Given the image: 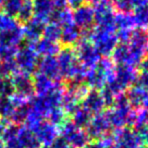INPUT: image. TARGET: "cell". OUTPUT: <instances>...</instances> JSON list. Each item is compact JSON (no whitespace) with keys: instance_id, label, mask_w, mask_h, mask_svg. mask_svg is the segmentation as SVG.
<instances>
[{"instance_id":"1","label":"cell","mask_w":148,"mask_h":148,"mask_svg":"<svg viewBox=\"0 0 148 148\" xmlns=\"http://www.w3.org/2000/svg\"><path fill=\"white\" fill-rule=\"evenodd\" d=\"M112 128L121 129L127 125L134 124L136 118V112L128 101V98L124 94H120L115 98L112 108L105 112Z\"/></svg>"},{"instance_id":"2","label":"cell","mask_w":148,"mask_h":148,"mask_svg":"<svg viewBox=\"0 0 148 148\" xmlns=\"http://www.w3.org/2000/svg\"><path fill=\"white\" fill-rule=\"evenodd\" d=\"M89 40L92 42L97 51L105 58L112 55L119 43L115 28H106L96 26L89 32Z\"/></svg>"},{"instance_id":"3","label":"cell","mask_w":148,"mask_h":148,"mask_svg":"<svg viewBox=\"0 0 148 148\" xmlns=\"http://www.w3.org/2000/svg\"><path fill=\"white\" fill-rule=\"evenodd\" d=\"M59 130L60 137L66 141L71 148H83L91 140L86 130L75 126L72 121L68 120Z\"/></svg>"},{"instance_id":"4","label":"cell","mask_w":148,"mask_h":148,"mask_svg":"<svg viewBox=\"0 0 148 148\" xmlns=\"http://www.w3.org/2000/svg\"><path fill=\"white\" fill-rule=\"evenodd\" d=\"M94 21L99 27L115 28L114 17H115V8L110 2L105 0H94ZM116 29V28H115Z\"/></svg>"},{"instance_id":"5","label":"cell","mask_w":148,"mask_h":148,"mask_svg":"<svg viewBox=\"0 0 148 148\" xmlns=\"http://www.w3.org/2000/svg\"><path fill=\"white\" fill-rule=\"evenodd\" d=\"M113 139L117 148H146L140 133L129 127L117 129Z\"/></svg>"},{"instance_id":"6","label":"cell","mask_w":148,"mask_h":148,"mask_svg":"<svg viewBox=\"0 0 148 148\" xmlns=\"http://www.w3.org/2000/svg\"><path fill=\"white\" fill-rule=\"evenodd\" d=\"M113 62L118 66H128L136 68L140 64L141 60L144 59V56L136 53L131 49L128 43H118L117 47L112 53Z\"/></svg>"},{"instance_id":"7","label":"cell","mask_w":148,"mask_h":148,"mask_svg":"<svg viewBox=\"0 0 148 148\" xmlns=\"http://www.w3.org/2000/svg\"><path fill=\"white\" fill-rule=\"evenodd\" d=\"M76 55L78 60L82 64V66H84L87 69L95 66L101 60V55L94 47L91 41L87 38L79 40Z\"/></svg>"},{"instance_id":"8","label":"cell","mask_w":148,"mask_h":148,"mask_svg":"<svg viewBox=\"0 0 148 148\" xmlns=\"http://www.w3.org/2000/svg\"><path fill=\"white\" fill-rule=\"evenodd\" d=\"M111 125L107 118L105 112H102L97 115H94L91 121L86 127V132L89 135L90 139H101L102 137L110 134Z\"/></svg>"},{"instance_id":"9","label":"cell","mask_w":148,"mask_h":148,"mask_svg":"<svg viewBox=\"0 0 148 148\" xmlns=\"http://www.w3.org/2000/svg\"><path fill=\"white\" fill-rule=\"evenodd\" d=\"M32 132L34 133L41 146H51L60 135L59 128L47 120H43Z\"/></svg>"},{"instance_id":"10","label":"cell","mask_w":148,"mask_h":148,"mask_svg":"<svg viewBox=\"0 0 148 148\" xmlns=\"http://www.w3.org/2000/svg\"><path fill=\"white\" fill-rule=\"evenodd\" d=\"M58 64H59L60 74L64 75V77L70 79H73L75 73L80 66V62L78 60L77 55L70 49H66V51L60 53Z\"/></svg>"},{"instance_id":"11","label":"cell","mask_w":148,"mask_h":148,"mask_svg":"<svg viewBox=\"0 0 148 148\" xmlns=\"http://www.w3.org/2000/svg\"><path fill=\"white\" fill-rule=\"evenodd\" d=\"M81 106L85 110H87L91 115L94 116L102 113L103 110L105 109L106 104L101 95V92L98 90H93V91L88 92V94L85 96Z\"/></svg>"},{"instance_id":"12","label":"cell","mask_w":148,"mask_h":148,"mask_svg":"<svg viewBox=\"0 0 148 148\" xmlns=\"http://www.w3.org/2000/svg\"><path fill=\"white\" fill-rule=\"evenodd\" d=\"M73 21H75L78 27L90 31L92 29V25L94 21V10L91 5L83 4L77 7V10L73 14Z\"/></svg>"},{"instance_id":"13","label":"cell","mask_w":148,"mask_h":148,"mask_svg":"<svg viewBox=\"0 0 148 148\" xmlns=\"http://www.w3.org/2000/svg\"><path fill=\"white\" fill-rule=\"evenodd\" d=\"M127 43L135 51L145 56L148 47V32L144 29L132 30L131 36Z\"/></svg>"},{"instance_id":"14","label":"cell","mask_w":148,"mask_h":148,"mask_svg":"<svg viewBox=\"0 0 148 148\" xmlns=\"http://www.w3.org/2000/svg\"><path fill=\"white\" fill-rule=\"evenodd\" d=\"M17 139L24 148H39L41 146L35 137L34 133L25 126H19L17 132Z\"/></svg>"},{"instance_id":"15","label":"cell","mask_w":148,"mask_h":148,"mask_svg":"<svg viewBox=\"0 0 148 148\" xmlns=\"http://www.w3.org/2000/svg\"><path fill=\"white\" fill-rule=\"evenodd\" d=\"M114 25L116 30H133L135 27V22L133 15L130 12H119L115 14Z\"/></svg>"},{"instance_id":"16","label":"cell","mask_w":148,"mask_h":148,"mask_svg":"<svg viewBox=\"0 0 148 148\" xmlns=\"http://www.w3.org/2000/svg\"><path fill=\"white\" fill-rule=\"evenodd\" d=\"M148 93L147 91L143 90L141 87H139L138 85L134 84L133 86H131L129 88V91L127 93V98L128 101L130 103V105L132 106V108L134 107H141L142 102L144 100L145 96Z\"/></svg>"},{"instance_id":"17","label":"cell","mask_w":148,"mask_h":148,"mask_svg":"<svg viewBox=\"0 0 148 148\" xmlns=\"http://www.w3.org/2000/svg\"><path fill=\"white\" fill-rule=\"evenodd\" d=\"M12 86L17 90L18 94L24 96V97L28 98L32 95L33 85L29 81V79H27L25 76H19L17 78H15Z\"/></svg>"},{"instance_id":"18","label":"cell","mask_w":148,"mask_h":148,"mask_svg":"<svg viewBox=\"0 0 148 148\" xmlns=\"http://www.w3.org/2000/svg\"><path fill=\"white\" fill-rule=\"evenodd\" d=\"M93 115H91L87 110H85L82 106H80L72 115V123L79 128L86 129Z\"/></svg>"},{"instance_id":"19","label":"cell","mask_w":148,"mask_h":148,"mask_svg":"<svg viewBox=\"0 0 148 148\" xmlns=\"http://www.w3.org/2000/svg\"><path fill=\"white\" fill-rule=\"evenodd\" d=\"M47 121L49 122L51 124L57 126L58 128H60L62 125H64V123L68 121V115L66 114V112L62 110V108L57 107L53 108V110L49 112L45 115Z\"/></svg>"},{"instance_id":"20","label":"cell","mask_w":148,"mask_h":148,"mask_svg":"<svg viewBox=\"0 0 148 148\" xmlns=\"http://www.w3.org/2000/svg\"><path fill=\"white\" fill-rule=\"evenodd\" d=\"M132 15L135 22V27H138L139 29L148 27V4L135 8Z\"/></svg>"},{"instance_id":"21","label":"cell","mask_w":148,"mask_h":148,"mask_svg":"<svg viewBox=\"0 0 148 148\" xmlns=\"http://www.w3.org/2000/svg\"><path fill=\"white\" fill-rule=\"evenodd\" d=\"M60 37L62 38V41L66 45H72L79 40L80 37V30L78 26L75 23H70L64 26V31H62Z\"/></svg>"},{"instance_id":"22","label":"cell","mask_w":148,"mask_h":148,"mask_svg":"<svg viewBox=\"0 0 148 148\" xmlns=\"http://www.w3.org/2000/svg\"><path fill=\"white\" fill-rule=\"evenodd\" d=\"M14 110H15V107L11 103L9 98L2 97L0 99V118L10 121L14 113Z\"/></svg>"},{"instance_id":"23","label":"cell","mask_w":148,"mask_h":148,"mask_svg":"<svg viewBox=\"0 0 148 148\" xmlns=\"http://www.w3.org/2000/svg\"><path fill=\"white\" fill-rule=\"evenodd\" d=\"M53 2L51 0H37V4H35L38 16H47L51 10Z\"/></svg>"},{"instance_id":"24","label":"cell","mask_w":148,"mask_h":148,"mask_svg":"<svg viewBox=\"0 0 148 148\" xmlns=\"http://www.w3.org/2000/svg\"><path fill=\"white\" fill-rule=\"evenodd\" d=\"M135 84L138 85L143 90L148 92V72H146V71H141L140 74H138L137 81Z\"/></svg>"},{"instance_id":"25","label":"cell","mask_w":148,"mask_h":148,"mask_svg":"<svg viewBox=\"0 0 148 148\" xmlns=\"http://www.w3.org/2000/svg\"><path fill=\"white\" fill-rule=\"evenodd\" d=\"M49 147L51 148H71L70 145L66 143V141L64 140V139H62V137H58Z\"/></svg>"},{"instance_id":"26","label":"cell","mask_w":148,"mask_h":148,"mask_svg":"<svg viewBox=\"0 0 148 148\" xmlns=\"http://www.w3.org/2000/svg\"><path fill=\"white\" fill-rule=\"evenodd\" d=\"M4 146H5V148H24L21 143H20V141L17 139V137L11 139V140L6 141L4 143Z\"/></svg>"},{"instance_id":"27","label":"cell","mask_w":148,"mask_h":148,"mask_svg":"<svg viewBox=\"0 0 148 148\" xmlns=\"http://www.w3.org/2000/svg\"><path fill=\"white\" fill-rule=\"evenodd\" d=\"M129 1H130V4L133 9L141 7V6L147 5L148 4V0H129Z\"/></svg>"},{"instance_id":"28","label":"cell","mask_w":148,"mask_h":148,"mask_svg":"<svg viewBox=\"0 0 148 148\" xmlns=\"http://www.w3.org/2000/svg\"><path fill=\"white\" fill-rule=\"evenodd\" d=\"M83 148H103V146H102V144L100 143L99 140L97 141H93V142H88L86 145H85Z\"/></svg>"},{"instance_id":"29","label":"cell","mask_w":148,"mask_h":148,"mask_svg":"<svg viewBox=\"0 0 148 148\" xmlns=\"http://www.w3.org/2000/svg\"><path fill=\"white\" fill-rule=\"evenodd\" d=\"M88 1V0H68V2L73 6V7H79V6L85 4V2Z\"/></svg>"},{"instance_id":"30","label":"cell","mask_w":148,"mask_h":148,"mask_svg":"<svg viewBox=\"0 0 148 148\" xmlns=\"http://www.w3.org/2000/svg\"><path fill=\"white\" fill-rule=\"evenodd\" d=\"M138 66H140L141 71H146V72H148V57H144V59L141 60L140 64Z\"/></svg>"},{"instance_id":"31","label":"cell","mask_w":148,"mask_h":148,"mask_svg":"<svg viewBox=\"0 0 148 148\" xmlns=\"http://www.w3.org/2000/svg\"><path fill=\"white\" fill-rule=\"evenodd\" d=\"M51 2L59 8H64L66 6V2H68V0H51Z\"/></svg>"},{"instance_id":"32","label":"cell","mask_w":148,"mask_h":148,"mask_svg":"<svg viewBox=\"0 0 148 148\" xmlns=\"http://www.w3.org/2000/svg\"><path fill=\"white\" fill-rule=\"evenodd\" d=\"M141 107H142L143 109H146V110H148V93L146 94V96H145L144 100H143L142 105H141Z\"/></svg>"},{"instance_id":"33","label":"cell","mask_w":148,"mask_h":148,"mask_svg":"<svg viewBox=\"0 0 148 148\" xmlns=\"http://www.w3.org/2000/svg\"><path fill=\"white\" fill-rule=\"evenodd\" d=\"M0 148H5V146H4V143L1 142V141H0Z\"/></svg>"},{"instance_id":"34","label":"cell","mask_w":148,"mask_h":148,"mask_svg":"<svg viewBox=\"0 0 148 148\" xmlns=\"http://www.w3.org/2000/svg\"><path fill=\"white\" fill-rule=\"evenodd\" d=\"M39 148H51V147H49V146H40Z\"/></svg>"},{"instance_id":"35","label":"cell","mask_w":148,"mask_h":148,"mask_svg":"<svg viewBox=\"0 0 148 148\" xmlns=\"http://www.w3.org/2000/svg\"><path fill=\"white\" fill-rule=\"evenodd\" d=\"M109 148H117V147H114V146H111V147H109Z\"/></svg>"},{"instance_id":"36","label":"cell","mask_w":148,"mask_h":148,"mask_svg":"<svg viewBox=\"0 0 148 148\" xmlns=\"http://www.w3.org/2000/svg\"><path fill=\"white\" fill-rule=\"evenodd\" d=\"M146 53H148V47H147V51H146Z\"/></svg>"},{"instance_id":"37","label":"cell","mask_w":148,"mask_h":148,"mask_svg":"<svg viewBox=\"0 0 148 148\" xmlns=\"http://www.w3.org/2000/svg\"><path fill=\"white\" fill-rule=\"evenodd\" d=\"M0 119H1V118H0Z\"/></svg>"}]
</instances>
